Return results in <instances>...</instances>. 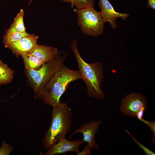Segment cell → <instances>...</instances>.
<instances>
[{"mask_svg":"<svg viewBox=\"0 0 155 155\" xmlns=\"http://www.w3.org/2000/svg\"><path fill=\"white\" fill-rule=\"evenodd\" d=\"M78 71L71 69L63 64L52 76L42 91L34 97L41 100L45 104L53 107L60 103V98L71 83L81 79Z\"/></svg>","mask_w":155,"mask_h":155,"instance_id":"cell-1","label":"cell"},{"mask_svg":"<svg viewBox=\"0 0 155 155\" xmlns=\"http://www.w3.org/2000/svg\"><path fill=\"white\" fill-rule=\"evenodd\" d=\"M77 43V40L74 39L71 47L78 63L81 79L86 84L88 94L93 98L104 99L105 94L101 89L104 78L103 67L98 61L90 63L84 61L79 53Z\"/></svg>","mask_w":155,"mask_h":155,"instance_id":"cell-2","label":"cell"},{"mask_svg":"<svg viewBox=\"0 0 155 155\" xmlns=\"http://www.w3.org/2000/svg\"><path fill=\"white\" fill-rule=\"evenodd\" d=\"M51 116V125L45 133L42 142L46 150L65 138L71 128V111L66 103L60 102L53 107Z\"/></svg>","mask_w":155,"mask_h":155,"instance_id":"cell-3","label":"cell"},{"mask_svg":"<svg viewBox=\"0 0 155 155\" xmlns=\"http://www.w3.org/2000/svg\"><path fill=\"white\" fill-rule=\"evenodd\" d=\"M68 54L61 50L57 56L36 70L24 68V73L28 86L35 94L40 93L43 87L53 75L64 63Z\"/></svg>","mask_w":155,"mask_h":155,"instance_id":"cell-4","label":"cell"},{"mask_svg":"<svg viewBox=\"0 0 155 155\" xmlns=\"http://www.w3.org/2000/svg\"><path fill=\"white\" fill-rule=\"evenodd\" d=\"M73 11L77 14L78 24L84 34L95 37L103 33L104 23L100 12L94 7L75 8Z\"/></svg>","mask_w":155,"mask_h":155,"instance_id":"cell-5","label":"cell"},{"mask_svg":"<svg viewBox=\"0 0 155 155\" xmlns=\"http://www.w3.org/2000/svg\"><path fill=\"white\" fill-rule=\"evenodd\" d=\"M147 108V99L139 92H133L127 94L121 101L119 108L125 115L135 117L141 111H146Z\"/></svg>","mask_w":155,"mask_h":155,"instance_id":"cell-6","label":"cell"},{"mask_svg":"<svg viewBox=\"0 0 155 155\" xmlns=\"http://www.w3.org/2000/svg\"><path fill=\"white\" fill-rule=\"evenodd\" d=\"M102 122L101 120H93L89 123L83 124L80 128L75 130L69 135V138H71L72 135L74 134L82 133L83 136L82 139L83 143L87 142L88 147L91 149H98L99 146L95 139L94 137L98 130L99 125Z\"/></svg>","mask_w":155,"mask_h":155,"instance_id":"cell-7","label":"cell"},{"mask_svg":"<svg viewBox=\"0 0 155 155\" xmlns=\"http://www.w3.org/2000/svg\"><path fill=\"white\" fill-rule=\"evenodd\" d=\"M38 38V36L30 34L12 43L7 48L17 57L22 54H30L38 44L37 43Z\"/></svg>","mask_w":155,"mask_h":155,"instance_id":"cell-8","label":"cell"},{"mask_svg":"<svg viewBox=\"0 0 155 155\" xmlns=\"http://www.w3.org/2000/svg\"><path fill=\"white\" fill-rule=\"evenodd\" d=\"M98 4L101 9L100 13L104 22H109L114 29H115L117 26L116 20L117 18L126 20L129 16L127 13L116 11L108 0H98Z\"/></svg>","mask_w":155,"mask_h":155,"instance_id":"cell-9","label":"cell"},{"mask_svg":"<svg viewBox=\"0 0 155 155\" xmlns=\"http://www.w3.org/2000/svg\"><path fill=\"white\" fill-rule=\"evenodd\" d=\"M83 143L82 140H76L71 141L65 138L52 146L44 155H53L68 152L78 153L80 151V146Z\"/></svg>","mask_w":155,"mask_h":155,"instance_id":"cell-10","label":"cell"},{"mask_svg":"<svg viewBox=\"0 0 155 155\" xmlns=\"http://www.w3.org/2000/svg\"><path fill=\"white\" fill-rule=\"evenodd\" d=\"M59 51L56 48L38 44L30 54L45 63L55 57Z\"/></svg>","mask_w":155,"mask_h":155,"instance_id":"cell-11","label":"cell"},{"mask_svg":"<svg viewBox=\"0 0 155 155\" xmlns=\"http://www.w3.org/2000/svg\"><path fill=\"white\" fill-rule=\"evenodd\" d=\"M30 34L26 32L23 33L18 31L16 29L14 24L12 23L6 31L3 38V43L5 46L7 48L12 43Z\"/></svg>","mask_w":155,"mask_h":155,"instance_id":"cell-12","label":"cell"},{"mask_svg":"<svg viewBox=\"0 0 155 155\" xmlns=\"http://www.w3.org/2000/svg\"><path fill=\"white\" fill-rule=\"evenodd\" d=\"M24 64V68L37 70L45 63L30 54L21 55Z\"/></svg>","mask_w":155,"mask_h":155,"instance_id":"cell-13","label":"cell"},{"mask_svg":"<svg viewBox=\"0 0 155 155\" xmlns=\"http://www.w3.org/2000/svg\"><path fill=\"white\" fill-rule=\"evenodd\" d=\"M14 71L0 60V86L12 81Z\"/></svg>","mask_w":155,"mask_h":155,"instance_id":"cell-14","label":"cell"},{"mask_svg":"<svg viewBox=\"0 0 155 155\" xmlns=\"http://www.w3.org/2000/svg\"><path fill=\"white\" fill-rule=\"evenodd\" d=\"M71 3V6H75L78 9L94 7L95 0H59Z\"/></svg>","mask_w":155,"mask_h":155,"instance_id":"cell-15","label":"cell"},{"mask_svg":"<svg viewBox=\"0 0 155 155\" xmlns=\"http://www.w3.org/2000/svg\"><path fill=\"white\" fill-rule=\"evenodd\" d=\"M24 11L21 9L16 16L14 18L13 23L16 29L18 31L23 33L26 32L24 22Z\"/></svg>","mask_w":155,"mask_h":155,"instance_id":"cell-16","label":"cell"},{"mask_svg":"<svg viewBox=\"0 0 155 155\" xmlns=\"http://www.w3.org/2000/svg\"><path fill=\"white\" fill-rule=\"evenodd\" d=\"M14 147L11 146L9 143L3 141L0 148V155H9L13 150Z\"/></svg>","mask_w":155,"mask_h":155,"instance_id":"cell-17","label":"cell"},{"mask_svg":"<svg viewBox=\"0 0 155 155\" xmlns=\"http://www.w3.org/2000/svg\"><path fill=\"white\" fill-rule=\"evenodd\" d=\"M125 131L132 138L133 140L137 144L138 146L142 149L145 154L147 155H155V154L153 152L151 151L148 148L143 145L140 142L137 140L126 129H125Z\"/></svg>","mask_w":155,"mask_h":155,"instance_id":"cell-18","label":"cell"},{"mask_svg":"<svg viewBox=\"0 0 155 155\" xmlns=\"http://www.w3.org/2000/svg\"><path fill=\"white\" fill-rule=\"evenodd\" d=\"M146 124L149 127L150 129L152 131L153 133V138L152 142L155 145V122L149 120H146L143 119L142 121Z\"/></svg>","mask_w":155,"mask_h":155,"instance_id":"cell-19","label":"cell"},{"mask_svg":"<svg viewBox=\"0 0 155 155\" xmlns=\"http://www.w3.org/2000/svg\"><path fill=\"white\" fill-rule=\"evenodd\" d=\"M91 149L88 147V144L84 147L83 150L81 151H79L78 153V155H91L90 151Z\"/></svg>","mask_w":155,"mask_h":155,"instance_id":"cell-20","label":"cell"},{"mask_svg":"<svg viewBox=\"0 0 155 155\" xmlns=\"http://www.w3.org/2000/svg\"><path fill=\"white\" fill-rule=\"evenodd\" d=\"M147 6L148 8L155 10V0H147Z\"/></svg>","mask_w":155,"mask_h":155,"instance_id":"cell-21","label":"cell"},{"mask_svg":"<svg viewBox=\"0 0 155 155\" xmlns=\"http://www.w3.org/2000/svg\"><path fill=\"white\" fill-rule=\"evenodd\" d=\"M33 0H29V2L28 3V5H30L31 3L32 2Z\"/></svg>","mask_w":155,"mask_h":155,"instance_id":"cell-22","label":"cell"}]
</instances>
